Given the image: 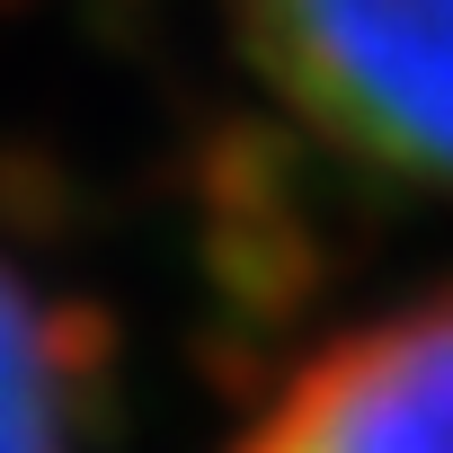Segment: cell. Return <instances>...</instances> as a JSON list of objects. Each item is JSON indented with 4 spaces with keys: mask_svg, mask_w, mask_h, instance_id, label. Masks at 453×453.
Returning <instances> with one entry per match:
<instances>
[{
    "mask_svg": "<svg viewBox=\"0 0 453 453\" xmlns=\"http://www.w3.org/2000/svg\"><path fill=\"white\" fill-rule=\"evenodd\" d=\"M232 27L329 151L453 187V0H232Z\"/></svg>",
    "mask_w": 453,
    "mask_h": 453,
    "instance_id": "obj_1",
    "label": "cell"
},
{
    "mask_svg": "<svg viewBox=\"0 0 453 453\" xmlns=\"http://www.w3.org/2000/svg\"><path fill=\"white\" fill-rule=\"evenodd\" d=\"M232 453H453V294L329 338Z\"/></svg>",
    "mask_w": 453,
    "mask_h": 453,
    "instance_id": "obj_2",
    "label": "cell"
},
{
    "mask_svg": "<svg viewBox=\"0 0 453 453\" xmlns=\"http://www.w3.org/2000/svg\"><path fill=\"white\" fill-rule=\"evenodd\" d=\"M0 453H81V338L0 258Z\"/></svg>",
    "mask_w": 453,
    "mask_h": 453,
    "instance_id": "obj_3",
    "label": "cell"
}]
</instances>
